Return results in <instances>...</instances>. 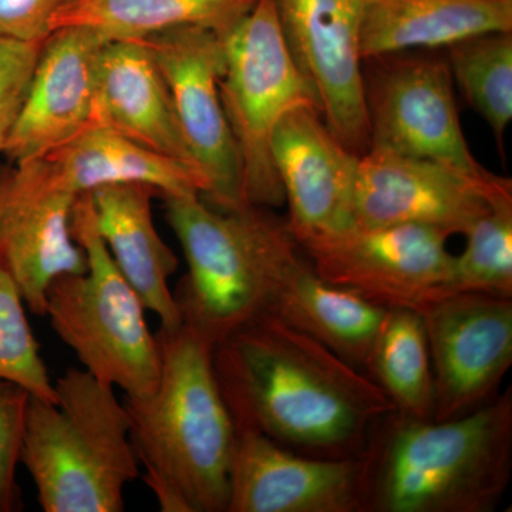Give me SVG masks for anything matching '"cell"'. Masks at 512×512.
<instances>
[{
	"label": "cell",
	"instance_id": "1",
	"mask_svg": "<svg viewBox=\"0 0 512 512\" xmlns=\"http://www.w3.org/2000/svg\"><path fill=\"white\" fill-rule=\"evenodd\" d=\"M235 427L306 456H362L377 421L394 412L363 370L265 312L212 348Z\"/></svg>",
	"mask_w": 512,
	"mask_h": 512
},
{
	"label": "cell",
	"instance_id": "2",
	"mask_svg": "<svg viewBox=\"0 0 512 512\" xmlns=\"http://www.w3.org/2000/svg\"><path fill=\"white\" fill-rule=\"evenodd\" d=\"M156 338V389L123 400L144 481L165 512H227L235 424L212 348L184 323Z\"/></svg>",
	"mask_w": 512,
	"mask_h": 512
},
{
	"label": "cell",
	"instance_id": "3",
	"mask_svg": "<svg viewBox=\"0 0 512 512\" xmlns=\"http://www.w3.org/2000/svg\"><path fill=\"white\" fill-rule=\"evenodd\" d=\"M362 460V512H493L511 481L512 387L456 419L387 414Z\"/></svg>",
	"mask_w": 512,
	"mask_h": 512
},
{
	"label": "cell",
	"instance_id": "4",
	"mask_svg": "<svg viewBox=\"0 0 512 512\" xmlns=\"http://www.w3.org/2000/svg\"><path fill=\"white\" fill-rule=\"evenodd\" d=\"M55 402L30 397L20 463L45 512H121L124 490L141 476L126 407L114 387L67 369Z\"/></svg>",
	"mask_w": 512,
	"mask_h": 512
},
{
	"label": "cell",
	"instance_id": "5",
	"mask_svg": "<svg viewBox=\"0 0 512 512\" xmlns=\"http://www.w3.org/2000/svg\"><path fill=\"white\" fill-rule=\"evenodd\" d=\"M70 227L87 271L50 284L45 316L90 375L127 397L147 396L160 379V348L147 309L101 238L90 192L74 201Z\"/></svg>",
	"mask_w": 512,
	"mask_h": 512
},
{
	"label": "cell",
	"instance_id": "6",
	"mask_svg": "<svg viewBox=\"0 0 512 512\" xmlns=\"http://www.w3.org/2000/svg\"><path fill=\"white\" fill-rule=\"evenodd\" d=\"M163 200L188 265L173 291L181 320L214 348L268 312L266 255L278 217L254 205L218 210L200 195Z\"/></svg>",
	"mask_w": 512,
	"mask_h": 512
},
{
	"label": "cell",
	"instance_id": "7",
	"mask_svg": "<svg viewBox=\"0 0 512 512\" xmlns=\"http://www.w3.org/2000/svg\"><path fill=\"white\" fill-rule=\"evenodd\" d=\"M222 39L220 97L238 150L245 204L281 207L285 194L272 158V138L286 114L298 109L320 113L319 101L293 62L274 0H256Z\"/></svg>",
	"mask_w": 512,
	"mask_h": 512
},
{
	"label": "cell",
	"instance_id": "8",
	"mask_svg": "<svg viewBox=\"0 0 512 512\" xmlns=\"http://www.w3.org/2000/svg\"><path fill=\"white\" fill-rule=\"evenodd\" d=\"M450 235L423 225L350 227L299 244L329 284L382 308L417 309L450 281Z\"/></svg>",
	"mask_w": 512,
	"mask_h": 512
},
{
	"label": "cell",
	"instance_id": "9",
	"mask_svg": "<svg viewBox=\"0 0 512 512\" xmlns=\"http://www.w3.org/2000/svg\"><path fill=\"white\" fill-rule=\"evenodd\" d=\"M365 76L370 148L427 158L483 175L458 117L454 80L443 57L396 53L367 60Z\"/></svg>",
	"mask_w": 512,
	"mask_h": 512
},
{
	"label": "cell",
	"instance_id": "10",
	"mask_svg": "<svg viewBox=\"0 0 512 512\" xmlns=\"http://www.w3.org/2000/svg\"><path fill=\"white\" fill-rule=\"evenodd\" d=\"M143 42L163 77L185 144L207 181L202 200L218 210L244 207L238 150L220 97L224 39L212 30L184 26Z\"/></svg>",
	"mask_w": 512,
	"mask_h": 512
},
{
	"label": "cell",
	"instance_id": "11",
	"mask_svg": "<svg viewBox=\"0 0 512 512\" xmlns=\"http://www.w3.org/2000/svg\"><path fill=\"white\" fill-rule=\"evenodd\" d=\"M510 185L511 178L490 171L473 175L439 161L370 148L357 165L353 227L413 224L450 237L466 235Z\"/></svg>",
	"mask_w": 512,
	"mask_h": 512
},
{
	"label": "cell",
	"instance_id": "12",
	"mask_svg": "<svg viewBox=\"0 0 512 512\" xmlns=\"http://www.w3.org/2000/svg\"><path fill=\"white\" fill-rule=\"evenodd\" d=\"M416 311L429 340L433 420L466 416L497 397L512 366V298L448 293Z\"/></svg>",
	"mask_w": 512,
	"mask_h": 512
},
{
	"label": "cell",
	"instance_id": "13",
	"mask_svg": "<svg viewBox=\"0 0 512 512\" xmlns=\"http://www.w3.org/2000/svg\"><path fill=\"white\" fill-rule=\"evenodd\" d=\"M286 46L319 101L329 130L363 156L370 147L363 72L369 0H274Z\"/></svg>",
	"mask_w": 512,
	"mask_h": 512
},
{
	"label": "cell",
	"instance_id": "14",
	"mask_svg": "<svg viewBox=\"0 0 512 512\" xmlns=\"http://www.w3.org/2000/svg\"><path fill=\"white\" fill-rule=\"evenodd\" d=\"M362 456L320 458L235 427L227 512H362Z\"/></svg>",
	"mask_w": 512,
	"mask_h": 512
},
{
	"label": "cell",
	"instance_id": "15",
	"mask_svg": "<svg viewBox=\"0 0 512 512\" xmlns=\"http://www.w3.org/2000/svg\"><path fill=\"white\" fill-rule=\"evenodd\" d=\"M76 198L46 184L26 163L9 168L0 190V266L37 316H45L47 289L56 278L87 271L70 227Z\"/></svg>",
	"mask_w": 512,
	"mask_h": 512
},
{
	"label": "cell",
	"instance_id": "16",
	"mask_svg": "<svg viewBox=\"0 0 512 512\" xmlns=\"http://www.w3.org/2000/svg\"><path fill=\"white\" fill-rule=\"evenodd\" d=\"M275 170L288 202L286 220L298 244L353 227L359 158L315 109L286 114L272 138Z\"/></svg>",
	"mask_w": 512,
	"mask_h": 512
},
{
	"label": "cell",
	"instance_id": "17",
	"mask_svg": "<svg viewBox=\"0 0 512 512\" xmlns=\"http://www.w3.org/2000/svg\"><path fill=\"white\" fill-rule=\"evenodd\" d=\"M268 312L363 370L387 308L329 284L278 218L265 265Z\"/></svg>",
	"mask_w": 512,
	"mask_h": 512
},
{
	"label": "cell",
	"instance_id": "18",
	"mask_svg": "<svg viewBox=\"0 0 512 512\" xmlns=\"http://www.w3.org/2000/svg\"><path fill=\"white\" fill-rule=\"evenodd\" d=\"M107 42L87 28L47 36L28 100L3 151L10 163L43 156L94 126L97 73Z\"/></svg>",
	"mask_w": 512,
	"mask_h": 512
},
{
	"label": "cell",
	"instance_id": "19",
	"mask_svg": "<svg viewBox=\"0 0 512 512\" xmlns=\"http://www.w3.org/2000/svg\"><path fill=\"white\" fill-rule=\"evenodd\" d=\"M94 126L180 161L204 178L178 127L156 60L143 40L107 42L101 50Z\"/></svg>",
	"mask_w": 512,
	"mask_h": 512
},
{
	"label": "cell",
	"instance_id": "20",
	"mask_svg": "<svg viewBox=\"0 0 512 512\" xmlns=\"http://www.w3.org/2000/svg\"><path fill=\"white\" fill-rule=\"evenodd\" d=\"M92 194L97 228L114 264L140 296L144 308L160 319L161 329L183 325L168 281L178 258L158 234L151 201L160 192L146 184L101 187Z\"/></svg>",
	"mask_w": 512,
	"mask_h": 512
},
{
	"label": "cell",
	"instance_id": "21",
	"mask_svg": "<svg viewBox=\"0 0 512 512\" xmlns=\"http://www.w3.org/2000/svg\"><path fill=\"white\" fill-rule=\"evenodd\" d=\"M46 184L73 195L87 194L113 184L137 183L156 188L160 197L200 195L207 184L190 167L158 156L133 141L93 126L69 143L22 161Z\"/></svg>",
	"mask_w": 512,
	"mask_h": 512
},
{
	"label": "cell",
	"instance_id": "22",
	"mask_svg": "<svg viewBox=\"0 0 512 512\" xmlns=\"http://www.w3.org/2000/svg\"><path fill=\"white\" fill-rule=\"evenodd\" d=\"M491 32H512V0H369L360 47L367 62Z\"/></svg>",
	"mask_w": 512,
	"mask_h": 512
},
{
	"label": "cell",
	"instance_id": "23",
	"mask_svg": "<svg viewBox=\"0 0 512 512\" xmlns=\"http://www.w3.org/2000/svg\"><path fill=\"white\" fill-rule=\"evenodd\" d=\"M256 0H67L50 29L87 28L109 42L143 40L167 30L198 26L227 35Z\"/></svg>",
	"mask_w": 512,
	"mask_h": 512
},
{
	"label": "cell",
	"instance_id": "24",
	"mask_svg": "<svg viewBox=\"0 0 512 512\" xmlns=\"http://www.w3.org/2000/svg\"><path fill=\"white\" fill-rule=\"evenodd\" d=\"M363 372L389 397L394 412L412 419H433L429 340L416 309L387 308Z\"/></svg>",
	"mask_w": 512,
	"mask_h": 512
},
{
	"label": "cell",
	"instance_id": "25",
	"mask_svg": "<svg viewBox=\"0 0 512 512\" xmlns=\"http://www.w3.org/2000/svg\"><path fill=\"white\" fill-rule=\"evenodd\" d=\"M454 82L480 114L504 154V136L512 120V32H491L447 47Z\"/></svg>",
	"mask_w": 512,
	"mask_h": 512
},
{
	"label": "cell",
	"instance_id": "26",
	"mask_svg": "<svg viewBox=\"0 0 512 512\" xmlns=\"http://www.w3.org/2000/svg\"><path fill=\"white\" fill-rule=\"evenodd\" d=\"M464 237L466 248L454 255L450 281L437 298L458 292L512 298V185Z\"/></svg>",
	"mask_w": 512,
	"mask_h": 512
},
{
	"label": "cell",
	"instance_id": "27",
	"mask_svg": "<svg viewBox=\"0 0 512 512\" xmlns=\"http://www.w3.org/2000/svg\"><path fill=\"white\" fill-rule=\"evenodd\" d=\"M0 377L29 390L32 396L55 402V383L40 355V345L26 316L18 286L0 266Z\"/></svg>",
	"mask_w": 512,
	"mask_h": 512
},
{
	"label": "cell",
	"instance_id": "28",
	"mask_svg": "<svg viewBox=\"0 0 512 512\" xmlns=\"http://www.w3.org/2000/svg\"><path fill=\"white\" fill-rule=\"evenodd\" d=\"M30 397L25 387L0 377V512L22 510L16 471L22 457Z\"/></svg>",
	"mask_w": 512,
	"mask_h": 512
},
{
	"label": "cell",
	"instance_id": "29",
	"mask_svg": "<svg viewBox=\"0 0 512 512\" xmlns=\"http://www.w3.org/2000/svg\"><path fill=\"white\" fill-rule=\"evenodd\" d=\"M45 42L0 37V154L28 100Z\"/></svg>",
	"mask_w": 512,
	"mask_h": 512
},
{
	"label": "cell",
	"instance_id": "30",
	"mask_svg": "<svg viewBox=\"0 0 512 512\" xmlns=\"http://www.w3.org/2000/svg\"><path fill=\"white\" fill-rule=\"evenodd\" d=\"M67 0H0V37L43 42Z\"/></svg>",
	"mask_w": 512,
	"mask_h": 512
},
{
	"label": "cell",
	"instance_id": "31",
	"mask_svg": "<svg viewBox=\"0 0 512 512\" xmlns=\"http://www.w3.org/2000/svg\"><path fill=\"white\" fill-rule=\"evenodd\" d=\"M9 167H3L0 165V190H2V185L5 183L6 175H8Z\"/></svg>",
	"mask_w": 512,
	"mask_h": 512
}]
</instances>
